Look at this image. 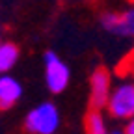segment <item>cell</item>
Returning a JSON list of instances; mask_svg holds the SVG:
<instances>
[{
	"label": "cell",
	"mask_w": 134,
	"mask_h": 134,
	"mask_svg": "<svg viewBox=\"0 0 134 134\" xmlns=\"http://www.w3.org/2000/svg\"><path fill=\"white\" fill-rule=\"evenodd\" d=\"M60 127V112L52 103H41L24 119V129L34 134H52Z\"/></svg>",
	"instance_id": "cell-1"
},
{
	"label": "cell",
	"mask_w": 134,
	"mask_h": 134,
	"mask_svg": "<svg viewBox=\"0 0 134 134\" xmlns=\"http://www.w3.org/2000/svg\"><path fill=\"white\" fill-rule=\"evenodd\" d=\"M90 86H91V95H90V104L91 108H104L108 103V97L112 93L110 88V73L104 69V67H97L91 75L90 80Z\"/></svg>",
	"instance_id": "cell-4"
},
{
	"label": "cell",
	"mask_w": 134,
	"mask_h": 134,
	"mask_svg": "<svg viewBox=\"0 0 134 134\" xmlns=\"http://www.w3.org/2000/svg\"><path fill=\"white\" fill-rule=\"evenodd\" d=\"M45 78H47V86L52 93H62L67 84H69V67H67L58 54L48 52L45 54Z\"/></svg>",
	"instance_id": "cell-3"
},
{
	"label": "cell",
	"mask_w": 134,
	"mask_h": 134,
	"mask_svg": "<svg viewBox=\"0 0 134 134\" xmlns=\"http://www.w3.org/2000/svg\"><path fill=\"white\" fill-rule=\"evenodd\" d=\"M0 45H2V43H0Z\"/></svg>",
	"instance_id": "cell-10"
},
{
	"label": "cell",
	"mask_w": 134,
	"mask_h": 134,
	"mask_svg": "<svg viewBox=\"0 0 134 134\" xmlns=\"http://www.w3.org/2000/svg\"><path fill=\"white\" fill-rule=\"evenodd\" d=\"M23 95V88L13 76H0V110L11 108Z\"/></svg>",
	"instance_id": "cell-6"
},
{
	"label": "cell",
	"mask_w": 134,
	"mask_h": 134,
	"mask_svg": "<svg viewBox=\"0 0 134 134\" xmlns=\"http://www.w3.org/2000/svg\"><path fill=\"white\" fill-rule=\"evenodd\" d=\"M125 132H127V134H134V115L129 119V123H127V127H125Z\"/></svg>",
	"instance_id": "cell-9"
},
{
	"label": "cell",
	"mask_w": 134,
	"mask_h": 134,
	"mask_svg": "<svg viewBox=\"0 0 134 134\" xmlns=\"http://www.w3.org/2000/svg\"><path fill=\"white\" fill-rule=\"evenodd\" d=\"M106 108L115 119H130L134 115V84L125 82L112 90Z\"/></svg>",
	"instance_id": "cell-2"
},
{
	"label": "cell",
	"mask_w": 134,
	"mask_h": 134,
	"mask_svg": "<svg viewBox=\"0 0 134 134\" xmlns=\"http://www.w3.org/2000/svg\"><path fill=\"white\" fill-rule=\"evenodd\" d=\"M100 24L110 34L123 36V37H134V8L127 9L121 15L112 13V11L104 13L100 17Z\"/></svg>",
	"instance_id": "cell-5"
},
{
	"label": "cell",
	"mask_w": 134,
	"mask_h": 134,
	"mask_svg": "<svg viewBox=\"0 0 134 134\" xmlns=\"http://www.w3.org/2000/svg\"><path fill=\"white\" fill-rule=\"evenodd\" d=\"M17 58H19V48L11 43H2L0 45V73L9 71L15 65Z\"/></svg>",
	"instance_id": "cell-8"
},
{
	"label": "cell",
	"mask_w": 134,
	"mask_h": 134,
	"mask_svg": "<svg viewBox=\"0 0 134 134\" xmlns=\"http://www.w3.org/2000/svg\"><path fill=\"white\" fill-rule=\"evenodd\" d=\"M84 129L90 134H104L106 132V123H104V117H103L99 108H91L86 114V117H84Z\"/></svg>",
	"instance_id": "cell-7"
}]
</instances>
